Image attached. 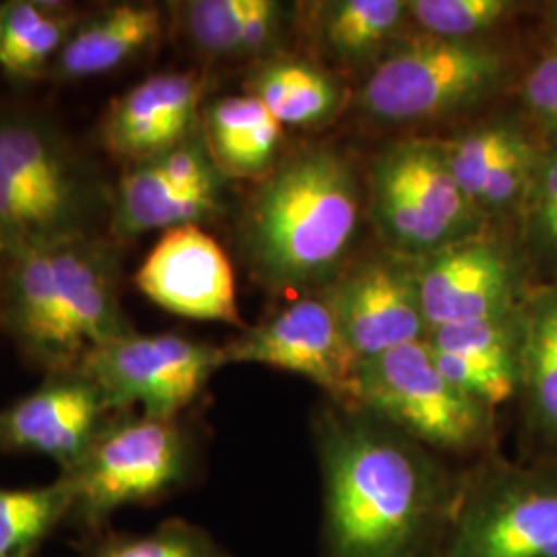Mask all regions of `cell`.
<instances>
[{"mask_svg":"<svg viewBox=\"0 0 557 557\" xmlns=\"http://www.w3.org/2000/svg\"><path fill=\"white\" fill-rule=\"evenodd\" d=\"M319 457L326 557H438L462 478L425 446L341 407L319 419Z\"/></svg>","mask_w":557,"mask_h":557,"instance_id":"cell-1","label":"cell"},{"mask_svg":"<svg viewBox=\"0 0 557 557\" xmlns=\"http://www.w3.org/2000/svg\"><path fill=\"white\" fill-rule=\"evenodd\" d=\"M2 322L21 351L50 372L135 329L122 310L119 255L96 238L64 239L7 257Z\"/></svg>","mask_w":557,"mask_h":557,"instance_id":"cell-2","label":"cell"},{"mask_svg":"<svg viewBox=\"0 0 557 557\" xmlns=\"http://www.w3.org/2000/svg\"><path fill=\"white\" fill-rule=\"evenodd\" d=\"M359 188L337 151L314 147L275 168L246 209L242 239L260 277L301 287L329 277L356 238Z\"/></svg>","mask_w":557,"mask_h":557,"instance_id":"cell-3","label":"cell"},{"mask_svg":"<svg viewBox=\"0 0 557 557\" xmlns=\"http://www.w3.org/2000/svg\"><path fill=\"white\" fill-rule=\"evenodd\" d=\"M110 213L98 170L46 120L0 112V257L94 236Z\"/></svg>","mask_w":557,"mask_h":557,"instance_id":"cell-4","label":"cell"},{"mask_svg":"<svg viewBox=\"0 0 557 557\" xmlns=\"http://www.w3.org/2000/svg\"><path fill=\"white\" fill-rule=\"evenodd\" d=\"M193 473V453L178 419L124 411L106 423L85 455L59 478L71 490L69 522L100 533L122 508L153 504Z\"/></svg>","mask_w":557,"mask_h":557,"instance_id":"cell-5","label":"cell"},{"mask_svg":"<svg viewBox=\"0 0 557 557\" xmlns=\"http://www.w3.org/2000/svg\"><path fill=\"white\" fill-rule=\"evenodd\" d=\"M510 73L512 59L498 44L425 36L379 62L359 91V108L388 124L450 116L494 98Z\"/></svg>","mask_w":557,"mask_h":557,"instance_id":"cell-6","label":"cell"},{"mask_svg":"<svg viewBox=\"0 0 557 557\" xmlns=\"http://www.w3.org/2000/svg\"><path fill=\"white\" fill-rule=\"evenodd\" d=\"M370 213L380 236L419 260L485 234L487 220L460 188L442 143L400 140L380 153L370 176Z\"/></svg>","mask_w":557,"mask_h":557,"instance_id":"cell-7","label":"cell"},{"mask_svg":"<svg viewBox=\"0 0 557 557\" xmlns=\"http://www.w3.org/2000/svg\"><path fill=\"white\" fill-rule=\"evenodd\" d=\"M356 407L434 450L479 453L494 440V409L442 374L425 338L361 361Z\"/></svg>","mask_w":557,"mask_h":557,"instance_id":"cell-8","label":"cell"},{"mask_svg":"<svg viewBox=\"0 0 557 557\" xmlns=\"http://www.w3.org/2000/svg\"><path fill=\"white\" fill-rule=\"evenodd\" d=\"M438 557H557L556 458H487L462 475Z\"/></svg>","mask_w":557,"mask_h":557,"instance_id":"cell-9","label":"cell"},{"mask_svg":"<svg viewBox=\"0 0 557 557\" xmlns=\"http://www.w3.org/2000/svg\"><path fill=\"white\" fill-rule=\"evenodd\" d=\"M223 366V347L133 331L91 351L79 368L98 382L116 413L140 407L149 418L178 419Z\"/></svg>","mask_w":557,"mask_h":557,"instance_id":"cell-10","label":"cell"},{"mask_svg":"<svg viewBox=\"0 0 557 557\" xmlns=\"http://www.w3.org/2000/svg\"><path fill=\"white\" fill-rule=\"evenodd\" d=\"M428 335L448 324L517 314L535 283L520 244L479 234L416 260Z\"/></svg>","mask_w":557,"mask_h":557,"instance_id":"cell-11","label":"cell"},{"mask_svg":"<svg viewBox=\"0 0 557 557\" xmlns=\"http://www.w3.org/2000/svg\"><path fill=\"white\" fill-rule=\"evenodd\" d=\"M227 363H260L298 374L341 407H356L359 361L326 298L299 299L277 317L246 329L223 347Z\"/></svg>","mask_w":557,"mask_h":557,"instance_id":"cell-12","label":"cell"},{"mask_svg":"<svg viewBox=\"0 0 557 557\" xmlns=\"http://www.w3.org/2000/svg\"><path fill=\"white\" fill-rule=\"evenodd\" d=\"M114 416L98 382L81 368L50 372L38 388L0 411V450L52 458L64 471Z\"/></svg>","mask_w":557,"mask_h":557,"instance_id":"cell-13","label":"cell"},{"mask_svg":"<svg viewBox=\"0 0 557 557\" xmlns=\"http://www.w3.org/2000/svg\"><path fill=\"white\" fill-rule=\"evenodd\" d=\"M359 363L428 338L416 260L374 257L356 264L326 296Z\"/></svg>","mask_w":557,"mask_h":557,"instance_id":"cell-14","label":"cell"},{"mask_svg":"<svg viewBox=\"0 0 557 557\" xmlns=\"http://www.w3.org/2000/svg\"><path fill=\"white\" fill-rule=\"evenodd\" d=\"M135 283L145 298L172 314L242 324L232 262L200 225L163 232L143 260Z\"/></svg>","mask_w":557,"mask_h":557,"instance_id":"cell-15","label":"cell"},{"mask_svg":"<svg viewBox=\"0 0 557 557\" xmlns=\"http://www.w3.org/2000/svg\"><path fill=\"white\" fill-rule=\"evenodd\" d=\"M442 147L465 195L492 221L520 218L547 143L527 119H496Z\"/></svg>","mask_w":557,"mask_h":557,"instance_id":"cell-16","label":"cell"},{"mask_svg":"<svg viewBox=\"0 0 557 557\" xmlns=\"http://www.w3.org/2000/svg\"><path fill=\"white\" fill-rule=\"evenodd\" d=\"M202 81L165 71L131 87L101 120V143L128 165L174 149L200 131Z\"/></svg>","mask_w":557,"mask_h":557,"instance_id":"cell-17","label":"cell"},{"mask_svg":"<svg viewBox=\"0 0 557 557\" xmlns=\"http://www.w3.org/2000/svg\"><path fill=\"white\" fill-rule=\"evenodd\" d=\"M522 310L508 317L440 326L425 338L442 374L492 409L520 393Z\"/></svg>","mask_w":557,"mask_h":557,"instance_id":"cell-18","label":"cell"},{"mask_svg":"<svg viewBox=\"0 0 557 557\" xmlns=\"http://www.w3.org/2000/svg\"><path fill=\"white\" fill-rule=\"evenodd\" d=\"M225 180L178 186L163 174L158 161L133 163L110 193V225L120 239L149 232H170L215 218L223 207Z\"/></svg>","mask_w":557,"mask_h":557,"instance_id":"cell-19","label":"cell"},{"mask_svg":"<svg viewBox=\"0 0 557 557\" xmlns=\"http://www.w3.org/2000/svg\"><path fill=\"white\" fill-rule=\"evenodd\" d=\"M161 11L153 4L119 2L81 17L52 64L60 81L94 79L139 57L161 34Z\"/></svg>","mask_w":557,"mask_h":557,"instance_id":"cell-20","label":"cell"},{"mask_svg":"<svg viewBox=\"0 0 557 557\" xmlns=\"http://www.w3.org/2000/svg\"><path fill=\"white\" fill-rule=\"evenodd\" d=\"M522 322L524 423L533 440L557 450V278L535 283Z\"/></svg>","mask_w":557,"mask_h":557,"instance_id":"cell-21","label":"cell"},{"mask_svg":"<svg viewBox=\"0 0 557 557\" xmlns=\"http://www.w3.org/2000/svg\"><path fill=\"white\" fill-rule=\"evenodd\" d=\"M178 13L188 40L213 59L264 54L283 25V4L275 0H190Z\"/></svg>","mask_w":557,"mask_h":557,"instance_id":"cell-22","label":"cell"},{"mask_svg":"<svg viewBox=\"0 0 557 557\" xmlns=\"http://www.w3.org/2000/svg\"><path fill=\"white\" fill-rule=\"evenodd\" d=\"M202 135L225 176H260L273 168L283 126L252 94L213 101L202 114Z\"/></svg>","mask_w":557,"mask_h":557,"instance_id":"cell-23","label":"cell"},{"mask_svg":"<svg viewBox=\"0 0 557 557\" xmlns=\"http://www.w3.org/2000/svg\"><path fill=\"white\" fill-rule=\"evenodd\" d=\"M69 7L40 0H9L0 4V66L15 77L44 73L77 27Z\"/></svg>","mask_w":557,"mask_h":557,"instance_id":"cell-24","label":"cell"},{"mask_svg":"<svg viewBox=\"0 0 557 557\" xmlns=\"http://www.w3.org/2000/svg\"><path fill=\"white\" fill-rule=\"evenodd\" d=\"M248 89L281 126L322 124L335 116L343 101L337 81L299 59H275L260 64L250 77Z\"/></svg>","mask_w":557,"mask_h":557,"instance_id":"cell-25","label":"cell"},{"mask_svg":"<svg viewBox=\"0 0 557 557\" xmlns=\"http://www.w3.org/2000/svg\"><path fill=\"white\" fill-rule=\"evenodd\" d=\"M407 21V0H337L324 4L320 34L338 60L351 64L372 59Z\"/></svg>","mask_w":557,"mask_h":557,"instance_id":"cell-26","label":"cell"},{"mask_svg":"<svg viewBox=\"0 0 557 557\" xmlns=\"http://www.w3.org/2000/svg\"><path fill=\"white\" fill-rule=\"evenodd\" d=\"M71 490L57 478L48 485H0V557H36L41 543L71 515Z\"/></svg>","mask_w":557,"mask_h":557,"instance_id":"cell-27","label":"cell"},{"mask_svg":"<svg viewBox=\"0 0 557 557\" xmlns=\"http://www.w3.org/2000/svg\"><path fill=\"white\" fill-rule=\"evenodd\" d=\"M520 248L531 271L557 278V145H547L520 211Z\"/></svg>","mask_w":557,"mask_h":557,"instance_id":"cell-28","label":"cell"},{"mask_svg":"<svg viewBox=\"0 0 557 557\" xmlns=\"http://www.w3.org/2000/svg\"><path fill=\"white\" fill-rule=\"evenodd\" d=\"M85 557H232L197 524L172 518L149 533L98 537Z\"/></svg>","mask_w":557,"mask_h":557,"instance_id":"cell-29","label":"cell"},{"mask_svg":"<svg viewBox=\"0 0 557 557\" xmlns=\"http://www.w3.org/2000/svg\"><path fill=\"white\" fill-rule=\"evenodd\" d=\"M512 0H409V20L430 38L479 40L518 11Z\"/></svg>","mask_w":557,"mask_h":557,"instance_id":"cell-30","label":"cell"},{"mask_svg":"<svg viewBox=\"0 0 557 557\" xmlns=\"http://www.w3.org/2000/svg\"><path fill=\"white\" fill-rule=\"evenodd\" d=\"M524 119L547 145H557V50L541 54L520 79Z\"/></svg>","mask_w":557,"mask_h":557,"instance_id":"cell-31","label":"cell"},{"mask_svg":"<svg viewBox=\"0 0 557 557\" xmlns=\"http://www.w3.org/2000/svg\"><path fill=\"white\" fill-rule=\"evenodd\" d=\"M545 25H547L552 48L557 50V0L556 2H549L547 9H545Z\"/></svg>","mask_w":557,"mask_h":557,"instance_id":"cell-32","label":"cell"},{"mask_svg":"<svg viewBox=\"0 0 557 557\" xmlns=\"http://www.w3.org/2000/svg\"><path fill=\"white\" fill-rule=\"evenodd\" d=\"M556 460H557V457H556Z\"/></svg>","mask_w":557,"mask_h":557,"instance_id":"cell-33","label":"cell"}]
</instances>
